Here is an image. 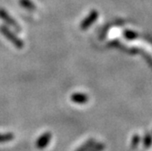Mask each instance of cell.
Listing matches in <instances>:
<instances>
[{
    "label": "cell",
    "mask_w": 152,
    "mask_h": 151,
    "mask_svg": "<svg viewBox=\"0 0 152 151\" xmlns=\"http://www.w3.org/2000/svg\"><path fill=\"white\" fill-rule=\"evenodd\" d=\"M13 139V135L12 134H5V135H0V142H6Z\"/></svg>",
    "instance_id": "cell-2"
},
{
    "label": "cell",
    "mask_w": 152,
    "mask_h": 151,
    "mask_svg": "<svg viewBox=\"0 0 152 151\" xmlns=\"http://www.w3.org/2000/svg\"><path fill=\"white\" fill-rule=\"evenodd\" d=\"M49 139H50V135L48 133L42 135L36 143L37 147V148H44L48 145V143L49 142Z\"/></svg>",
    "instance_id": "cell-1"
}]
</instances>
